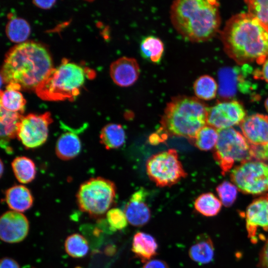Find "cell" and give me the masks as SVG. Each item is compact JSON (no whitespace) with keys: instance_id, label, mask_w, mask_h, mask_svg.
<instances>
[{"instance_id":"cell-1","label":"cell","mask_w":268,"mask_h":268,"mask_svg":"<svg viewBox=\"0 0 268 268\" xmlns=\"http://www.w3.org/2000/svg\"><path fill=\"white\" fill-rule=\"evenodd\" d=\"M220 36L225 52L239 65L268 59V27L249 13L232 16Z\"/></svg>"},{"instance_id":"cell-2","label":"cell","mask_w":268,"mask_h":268,"mask_svg":"<svg viewBox=\"0 0 268 268\" xmlns=\"http://www.w3.org/2000/svg\"><path fill=\"white\" fill-rule=\"evenodd\" d=\"M51 56L41 44L25 42L7 53L1 71L6 87L36 89L53 69Z\"/></svg>"},{"instance_id":"cell-3","label":"cell","mask_w":268,"mask_h":268,"mask_svg":"<svg viewBox=\"0 0 268 268\" xmlns=\"http://www.w3.org/2000/svg\"><path fill=\"white\" fill-rule=\"evenodd\" d=\"M219 5L216 0H175L170 7L171 23L185 39L192 42L206 41L218 31Z\"/></svg>"},{"instance_id":"cell-4","label":"cell","mask_w":268,"mask_h":268,"mask_svg":"<svg viewBox=\"0 0 268 268\" xmlns=\"http://www.w3.org/2000/svg\"><path fill=\"white\" fill-rule=\"evenodd\" d=\"M207 107L195 97L174 96L166 104L157 132L166 137H182L190 141L206 125Z\"/></svg>"},{"instance_id":"cell-5","label":"cell","mask_w":268,"mask_h":268,"mask_svg":"<svg viewBox=\"0 0 268 268\" xmlns=\"http://www.w3.org/2000/svg\"><path fill=\"white\" fill-rule=\"evenodd\" d=\"M86 77L80 66L64 61L53 68L45 79L35 89L37 95L47 101L72 100L78 96Z\"/></svg>"},{"instance_id":"cell-6","label":"cell","mask_w":268,"mask_h":268,"mask_svg":"<svg viewBox=\"0 0 268 268\" xmlns=\"http://www.w3.org/2000/svg\"><path fill=\"white\" fill-rule=\"evenodd\" d=\"M116 187L112 181L97 177L83 183L76 194L79 209L92 216L105 214L112 205Z\"/></svg>"},{"instance_id":"cell-7","label":"cell","mask_w":268,"mask_h":268,"mask_svg":"<svg viewBox=\"0 0 268 268\" xmlns=\"http://www.w3.org/2000/svg\"><path fill=\"white\" fill-rule=\"evenodd\" d=\"M218 131L213 156L223 175L229 172L236 162L241 163L253 159L252 145L240 132L233 128Z\"/></svg>"},{"instance_id":"cell-8","label":"cell","mask_w":268,"mask_h":268,"mask_svg":"<svg viewBox=\"0 0 268 268\" xmlns=\"http://www.w3.org/2000/svg\"><path fill=\"white\" fill-rule=\"evenodd\" d=\"M145 167L149 179L159 187L172 186L187 176L174 148L153 154L147 160Z\"/></svg>"},{"instance_id":"cell-9","label":"cell","mask_w":268,"mask_h":268,"mask_svg":"<svg viewBox=\"0 0 268 268\" xmlns=\"http://www.w3.org/2000/svg\"><path fill=\"white\" fill-rule=\"evenodd\" d=\"M230 178L244 194H265L268 191V164L257 159L243 162L232 169Z\"/></svg>"},{"instance_id":"cell-10","label":"cell","mask_w":268,"mask_h":268,"mask_svg":"<svg viewBox=\"0 0 268 268\" xmlns=\"http://www.w3.org/2000/svg\"><path fill=\"white\" fill-rule=\"evenodd\" d=\"M53 122L50 112L23 116L18 124L16 137L27 148L43 144L47 139L49 127Z\"/></svg>"},{"instance_id":"cell-11","label":"cell","mask_w":268,"mask_h":268,"mask_svg":"<svg viewBox=\"0 0 268 268\" xmlns=\"http://www.w3.org/2000/svg\"><path fill=\"white\" fill-rule=\"evenodd\" d=\"M246 115L245 108L239 101H218L207 107L206 125L217 130L230 128L240 124Z\"/></svg>"},{"instance_id":"cell-12","label":"cell","mask_w":268,"mask_h":268,"mask_svg":"<svg viewBox=\"0 0 268 268\" xmlns=\"http://www.w3.org/2000/svg\"><path fill=\"white\" fill-rule=\"evenodd\" d=\"M245 218L248 237L256 243L259 230L268 232V194L255 199L248 206Z\"/></svg>"},{"instance_id":"cell-13","label":"cell","mask_w":268,"mask_h":268,"mask_svg":"<svg viewBox=\"0 0 268 268\" xmlns=\"http://www.w3.org/2000/svg\"><path fill=\"white\" fill-rule=\"evenodd\" d=\"M29 224L21 212L10 210L4 212L0 218V237L9 243L22 241L27 235Z\"/></svg>"},{"instance_id":"cell-14","label":"cell","mask_w":268,"mask_h":268,"mask_svg":"<svg viewBox=\"0 0 268 268\" xmlns=\"http://www.w3.org/2000/svg\"><path fill=\"white\" fill-rule=\"evenodd\" d=\"M247 141L252 145L264 146L268 144V116L255 114L246 117L240 124Z\"/></svg>"},{"instance_id":"cell-15","label":"cell","mask_w":268,"mask_h":268,"mask_svg":"<svg viewBox=\"0 0 268 268\" xmlns=\"http://www.w3.org/2000/svg\"><path fill=\"white\" fill-rule=\"evenodd\" d=\"M140 68L137 61L131 57H122L113 62L110 67L112 80L120 87L134 84L139 76Z\"/></svg>"},{"instance_id":"cell-16","label":"cell","mask_w":268,"mask_h":268,"mask_svg":"<svg viewBox=\"0 0 268 268\" xmlns=\"http://www.w3.org/2000/svg\"><path fill=\"white\" fill-rule=\"evenodd\" d=\"M146 197L145 190L140 188L132 194L125 205L124 211L128 221L134 226H142L150 219V210L145 201Z\"/></svg>"},{"instance_id":"cell-17","label":"cell","mask_w":268,"mask_h":268,"mask_svg":"<svg viewBox=\"0 0 268 268\" xmlns=\"http://www.w3.org/2000/svg\"><path fill=\"white\" fill-rule=\"evenodd\" d=\"M240 71L238 67H226L218 71V95L222 101L230 100L238 88Z\"/></svg>"},{"instance_id":"cell-18","label":"cell","mask_w":268,"mask_h":268,"mask_svg":"<svg viewBox=\"0 0 268 268\" xmlns=\"http://www.w3.org/2000/svg\"><path fill=\"white\" fill-rule=\"evenodd\" d=\"M5 201L13 211L22 212L29 209L33 203L30 190L22 185L13 186L5 192Z\"/></svg>"},{"instance_id":"cell-19","label":"cell","mask_w":268,"mask_h":268,"mask_svg":"<svg viewBox=\"0 0 268 268\" xmlns=\"http://www.w3.org/2000/svg\"><path fill=\"white\" fill-rule=\"evenodd\" d=\"M157 243L152 235L143 232H138L134 235L132 250L143 263L154 257L157 254Z\"/></svg>"},{"instance_id":"cell-20","label":"cell","mask_w":268,"mask_h":268,"mask_svg":"<svg viewBox=\"0 0 268 268\" xmlns=\"http://www.w3.org/2000/svg\"><path fill=\"white\" fill-rule=\"evenodd\" d=\"M81 142L77 134L73 131L65 132L61 135L56 144L57 156L63 160L75 157L81 150Z\"/></svg>"},{"instance_id":"cell-21","label":"cell","mask_w":268,"mask_h":268,"mask_svg":"<svg viewBox=\"0 0 268 268\" xmlns=\"http://www.w3.org/2000/svg\"><path fill=\"white\" fill-rule=\"evenodd\" d=\"M214 246L211 238L206 234H201L196 238L189 250L190 258L200 264L211 261L214 256Z\"/></svg>"},{"instance_id":"cell-22","label":"cell","mask_w":268,"mask_h":268,"mask_svg":"<svg viewBox=\"0 0 268 268\" xmlns=\"http://www.w3.org/2000/svg\"><path fill=\"white\" fill-rule=\"evenodd\" d=\"M99 138L101 143L106 149L119 148L125 142V131L120 124L109 123L101 130Z\"/></svg>"},{"instance_id":"cell-23","label":"cell","mask_w":268,"mask_h":268,"mask_svg":"<svg viewBox=\"0 0 268 268\" xmlns=\"http://www.w3.org/2000/svg\"><path fill=\"white\" fill-rule=\"evenodd\" d=\"M22 116L21 113L9 112L0 108L1 145L3 144L8 150L6 142L16 137L18 124Z\"/></svg>"},{"instance_id":"cell-24","label":"cell","mask_w":268,"mask_h":268,"mask_svg":"<svg viewBox=\"0 0 268 268\" xmlns=\"http://www.w3.org/2000/svg\"><path fill=\"white\" fill-rule=\"evenodd\" d=\"M14 176L22 184H27L32 181L36 176V169L34 162L25 156L17 157L11 163Z\"/></svg>"},{"instance_id":"cell-25","label":"cell","mask_w":268,"mask_h":268,"mask_svg":"<svg viewBox=\"0 0 268 268\" xmlns=\"http://www.w3.org/2000/svg\"><path fill=\"white\" fill-rule=\"evenodd\" d=\"M26 100L19 90L6 87L0 94V108L9 112L21 113Z\"/></svg>"},{"instance_id":"cell-26","label":"cell","mask_w":268,"mask_h":268,"mask_svg":"<svg viewBox=\"0 0 268 268\" xmlns=\"http://www.w3.org/2000/svg\"><path fill=\"white\" fill-rule=\"evenodd\" d=\"M221 204V201L213 194L205 193L196 198L194 202V207L201 214L210 217L218 213Z\"/></svg>"},{"instance_id":"cell-27","label":"cell","mask_w":268,"mask_h":268,"mask_svg":"<svg viewBox=\"0 0 268 268\" xmlns=\"http://www.w3.org/2000/svg\"><path fill=\"white\" fill-rule=\"evenodd\" d=\"M218 139V130L206 125L197 133L190 142L201 150L208 151L215 148Z\"/></svg>"},{"instance_id":"cell-28","label":"cell","mask_w":268,"mask_h":268,"mask_svg":"<svg viewBox=\"0 0 268 268\" xmlns=\"http://www.w3.org/2000/svg\"><path fill=\"white\" fill-rule=\"evenodd\" d=\"M164 44L159 38L149 36L144 38L140 44L142 56L153 63H158L163 56Z\"/></svg>"},{"instance_id":"cell-29","label":"cell","mask_w":268,"mask_h":268,"mask_svg":"<svg viewBox=\"0 0 268 268\" xmlns=\"http://www.w3.org/2000/svg\"><path fill=\"white\" fill-rule=\"evenodd\" d=\"M5 32L8 39L16 43H22L28 38L30 33L28 23L21 18H13L7 23Z\"/></svg>"},{"instance_id":"cell-30","label":"cell","mask_w":268,"mask_h":268,"mask_svg":"<svg viewBox=\"0 0 268 268\" xmlns=\"http://www.w3.org/2000/svg\"><path fill=\"white\" fill-rule=\"evenodd\" d=\"M217 88L215 80L208 75L200 76L196 80L193 85L196 97L201 100H210L214 98Z\"/></svg>"},{"instance_id":"cell-31","label":"cell","mask_w":268,"mask_h":268,"mask_svg":"<svg viewBox=\"0 0 268 268\" xmlns=\"http://www.w3.org/2000/svg\"><path fill=\"white\" fill-rule=\"evenodd\" d=\"M67 253L71 257L82 258L89 250V245L86 239L81 235L74 233L68 236L65 242Z\"/></svg>"},{"instance_id":"cell-32","label":"cell","mask_w":268,"mask_h":268,"mask_svg":"<svg viewBox=\"0 0 268 268\" xmlns=\"http://www.w3.org/2000/svg\"><path fill=\"white\" fill-rule=\"evenodd\" d=\"M249 13L268 27V0H246Z\"/></svg>"},{"instance_id":"cell-33","label":"cell","mask_w":268,"mask_h":268,"mask_svg":"<svg viewBox=\"0 0 268 268\" xmlns=\"http://www.w3.org/2000/svg\"><path fill=\"white\" fill-rule=\"evenodd\" d=\"M237 189L234 184L227 181L222 182L216 188L220 201L226 207L231 206L235 201Z\"/></svg>"},{"instance_id":"cell-34","label":"cell","mask_w":268,"mask_h":268,"mask_svg":"<svg viewBox=\"0 0 268 268\" xmlns=\"http://www.w3.org/2000/svg\"><path fill=\"white\" fill-rule=\"evenodd\" d=\"M107 222L112 230H121L125 228L128 221L124 211L118 208L110 209L106 213Z\"/></svg>"},{"instance_id":"cell-35","label":"cell","mask_w":268,"mask_h":268,"mask_svg":"<svg viewBox=\"0 0 268 268\" xmlns=\"http://www.w3.org/2000/svg\"><path fill=\"white\" fill-rule=\"evenodd\" d=\"M252 148L255 159L268 161V144L264 146L252 145Z\"/></svg>"},{"instance_id":"cell-36","label":"cell","mask_w":268,"mask_h":268,"mask_svg":"<svg viewBox=\"0 0 268 268\" xmlns=\"http://www.w3.org/2000/svg\"><path fill=\"white\" fill-rule=\"evenodd\" d=\"M258 266L260 268H268V238L260 252Z\"/></svg>"},{"instance_id":"cell-37","label":"cell","mask_w":268,"mask_h":268,"mask_svg":"<svg viewBox=\"0 0 268 268\" xmlns=\"http://www.w3.org/2000/svg\"><path fill=\"white\" fill-rule=\"evenodd\" d=\"M143 268H169V267L163 260L152 259L144 263Z\"/></svg>"},{"instance_id":"cell-38","label":"cell","mask_w":268,"mask_h":268,"mask_svg":"<svg viewBox=\"0 0 268 268\" xmlns=\"http://www.w3.org/2000/svg\"><path fill=\"white\" fill-rule=\"evenodd\" d=\"M254 75L255 78L264 79L268 83V59L263 64L262 70H255Z\"/></svg>"},{"instance_id":"cell-39","label":"cell","mask_w":268,"mask_h":268,"mask_svg":"<svg viewBox=\"0 0 268 268\" xmlns=\"http://www.w3.org/2000/svg\"><path fill=\"white\" fill-rule=\"evenodd\" d=\"M0 268H20V267L14 259L5 257L0 260Z\"/></svg>"},{"instance_id":"cell-40","label":"cell","mask_w":268,"mask_h":268,"mask_svg":"<svg viewBox=\"0 0 268 268\" xmlns=\"http://www.w3.org/2000/svg\"><path fill=\"white\" fill-rule=\"evenodd\" d=\"M56 2L55 0H35L33 3L37 7L42 9H49L51 8Z\"/></svg>"},{"instance_id":"cell-41","label":"cell","mask_w":268,"mask_h":268,"mask_svg":"<svg viewBox=\"0 0 268 268\" xmlns=\"http://www.w3.org/2000/svg\"><path fill=\"white\" fill-rule=\"evenodd\" d=\"M265 107L267 111L268 112V98L266 100L265 102Z\"/></svg>"}]
</instances>
